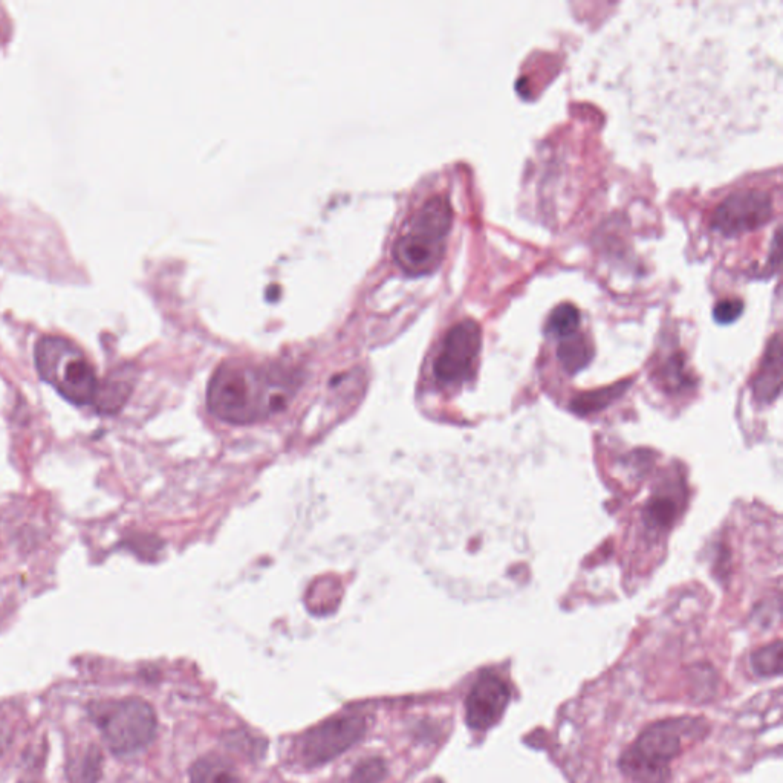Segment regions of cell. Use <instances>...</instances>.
<instances>
[{"label":"cell","instance_id":"4","mask_svg":"<svg viewBox=\"0 0 783 783\" xmlns=\"http://www.w3.org/2000/svg\"><path fill=\"white\" fill-rule=\"evenodd\" d=\"M36 368L40 377L56 387L65 400L77 406L94 403L100 386L94 366L66 338L56 335L40 338L36 345Z\"/></svg>","mask_w":783,"mask_h":783},{"label":"cell","instance_id":"8","mask_svg":"<svg viewBox=\"0 0 783 783\" xmlns=\"http://www.w3.org/2000/svg\"><path fill=\"white\" fill-rule=\"evenodd\" d=\"M366 732V721L357 713L338 716L312 728L302 741V758L309 767L326 764L357 744Z\"/></svg>","mask_w":783,"mask_h":783},{"label":"cell","instance_id":"10","mask_svg":"<svg viewBox=\"0 0 783 783\" xmlns=\"http://www.w3.org/2000/svg\"><path fill=\"white\" fill-rule=\"evenodd\" d=\"M753 389L754 395L762 403H771L779 397L782 389V342L779 335L774 337L768 348Z\"/></svg>","mask_w":783,"mask_h":783},{"label":"cell","instance_id":"11","mask_svg":"<svg viewBox=\"0 0 783 783\" xmlns=\"http://www.w3.org/2000/svg\"><path fill=\"white\" fill-rule=\"evenodd\" d=\"M190 783H242V780L227 761L208 756L195 762L190 770Z\"/></svg>","mask_w":783,"mask_h":783},{"label":"cell","instance_id":"5","mask_svg":"<svg viewBox=\"0 0 783 783\" xmlns=\"http://www.w3.org/2000/svg\"><path fill=\"white\" fill-rule=\"evenodd\" d=\"M91 718L118 756L137 753L155 738V712L143 699L98 702L91 709Z\"/></svg>","mask_w":783,"mask_h":783},{"label":"cell","instance_id":"1","mask_svg":"<svg viewBox=\"0 0 783 783\" xmlns=\"http://www.w3.org/2000/svg\"><path fill=\"white\" fill-rule=\"evenodd\" d=\"M300 381L279 366H254L228 361L208 383V409L230 424H253L290 404Z\"/></svg>","mask_w":783,"mask_h":783},{"label":"cell","instance_id":"18","mask_svg":"<svg viewBox=\"0 0 783 783\" xmlns=\"http://www.w3.org/2000/svg\"><path fill=\"white\" fill-rule=\"evenodd\" d=\"M386 776V765L381 759L360 762L352 773L351 783H380Z\"/></svg>","mask_w":783,"mask_h":783},{"label":"cell","instance_id":"13","mask_svg":"<svg viewBox=\"0 0 783 783\" xmlns=\"http://www.w3.org/2000/svg\"><path fill=\"white\" fill-rule=\"evenodd\" d=\"M580 326V311L571 303H563L553 309L546 320V334L556 338H568L577 334Z\"/></svg>","mask_w":783,"mask_h":783},{"label":"cell","instance_id":"16","mask_svg":"<svg viewBox=\"0 0 783 783\" xmlns=\"http://www.w3.org/2000/svg\"><path fill=\"white\" fill-rule=\"evenodd\" d=\"M626 389V384H618V386L608 387V389L595 390L591 394L583 395V397L576 398L572 403V409L577 413H589L595 412V410L603 409L608 406L614 398L620 397Z\"/></svg>","mask_w":783,"mask_h":783},{"label":"cell","instance_id":"6","mask_svg":"<svg viewBox=\"0 0 783 783\" xmlns=\"http://www.w3.org/2000/svg\"><path fill=\"white\" fill-rule=\"evenodd\" d=\"M482 345L481 326L462 320L447 332L433 364L436 380L444 386H459L472 377Z\"/></svg>","mask_w":783,"mask_h":783},{"label":"cell","instance_id":"19","mask_svg":"<svg viewBox=\"0 0 783 783\" xmlns=\"http://www.w3.org/2000/svg\"><path fill=\"white\" fill-rule=\"evenodd\" d=\"M742 312H744V302L742 300L727 299L722 300L715 306L713 317L721 325H730V323L736 322L742 316Z\"/></svg>","mask_w":783,"mask_h":783},{"label":"cell","instance_id":"17","mask_svg":"<svg viewBox=\"0 0 783 783\" xmlns=\"http://www.w3.org/2000/svg\"><path fill=\"white\" fill-rule=\"evenodd\" d=\"M676 516V504L673 499L655 498L650 502L649 507L646 510V522L649 527L657 528V530H664L669 528L673 524Z\"/></svg>","mask_w":783,"mask_h":783},{"label":"cell","instance_id":"12","mask_svg":"<svg viewBox=\"0 0 783 783\" xmlns=\"http://www.w3.org/2000/svg\"><path fill=\"white\" fill-rule=\"evenodd\" d=\"M594 357V349L591 343L583 335H571L563 338L557 349V358L562 363L563 369L569 374H576L588 366L589 361Z\"/></svg>","mask_w":783,"mask_h":783},{"label":"cell","instance_id":"3","mask_svg":"<svg viewBox=\"0 0 783 783\" xmlns=\"http://www.w3.org/2000/svg\"><path fill=\"white\" fill-rule=\"evenodd\" d=\"M698 733V719L655 722L621 754L620 770L634 783H666L670 777V762L683 751L684 739Z\"/></svg>","mask_w":783,"mask_h":783},{"label":"cell","instance_id":"2","mask_svg":"<svg viewBox=\"0 0 783 783\" xmlns=\"http://www.w3.org/2000/svg\"><path fill=\"white\" fill-rule=\"evenodd\" d=\"M453 222V208L447 196L427 199L407 219L395 241L397 264L412 276L432 273L446 253L447 236Z\"/></svg>","mask_w":783,"mask_h":783},{"label":"cell","instance_id":"15","mask_svg":"<svg viewBox=\"0 0 783 783\" xmlns=\"http://www.w3.org/2000/svg\"><path fill=\"white\" fill-rule=\"evenodd\" d=\"M751 667L761 676H777L782 672V643L768 644L751 655Z\"/></svg>","mask_w":783,"mask_h":783},{"label":"cell","instance_id":"9","mask_svg":"<svg viewBox=\"0 0 783 783\" xmlns=\"http://www.w3.org/2000/svg\"><path fill=\"white\" fill-rule=\"evenodd\" d=\"M510 698V687L502 678L494 673L482 675L465 701V719L468 727L482 732L498 724Z\"/></svg>","mask_w":783,"mask_h":783},{"label":"cell","instance_id":"7","mask_svg":"<svg viewBox=\"0 0 783 783\" xmlns=\"http://www.w3.org/2000/svg\"><path fill=\"white\" fill-rule=\"evenodd\" d=\"M774 215L773 196L762 190H741L727 196L712 216V228L725 238H736L767 225Z\"/></svg>","mask_w":783,"mask_h":783},{"label":"cell","instance_id":"14","mask_svg":"<svg viewBox=\"0 0 783 783\" xmlns=\"http://www.w3.org/2000/svg\"><path fill=\"white\" fill-rule=\"evenodd\" d=\"M132 392L127 380H106L98 386L97 397L94 403L100 412L114 413L120 410Z\"/></svg>","mask_w":783,"mask_h":783}]
</instances>
